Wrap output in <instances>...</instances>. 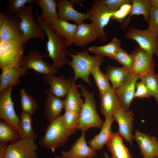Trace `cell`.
<instances>
[{"label":"cell","mask_w":158,"mask_h":158,"mask_svg":"<svg viewBox=\"0 0 158 158\" xmlns=\"http://www.w3.org/2000/svg\"><path fill=\"white\" fill-rule=\"evenodd\" d=\"M114 120L113 117L105 118L99 133L88 142L89 145L92 149L95 151L102 149L107 144L112 133L111 127Z\"/></svg>","instance_id":"26"},{"label":"cell","mask_w":158,"mask_h":158,"mask_svg":"<svg viewBox=\"0 0 158 158\" xmlns=\"http://www.w3.org/2000/svg\"><path fill=\"white\" fill-rule=\"evenodd\" d=\"M105 158H110L108 156L107 154V153L104 154ZM55 158H64L62 157L56 155H55L54 156Z\"/></svg>","instance_id":"47"},{"label":"cell","mask_w":158,"mask_h":158,"mask_svg":"<svg viewBox=\"0 0 158 158\" xmlns=\"http://www.w3.org/2000/svg\"><path fill=\"white\" fill-rule=\"evenodd\" d=\"M20 21L18 16L6 14L3 23L0 27V42L13 41L23 42V33L20 26Z\"/></svg>","instance_id":"12"},{"label":"cell","mask_w":158,"mask_h":158,"mask_svg":"<svg viewBox=\"0 0 158 158\" xmlns=\"http://www.w3.org/2000/svg\"><path fill=\"white\" fill-rule=\"evenodd\" d=\"M86 132H82L79 138L73 144L70 150L61 152L64 158H92L97 154L96 151L87 145L85 140Z\"/></svg>","instance_id":"20"},{"label":"cell","mask_w":158,"mask_h":158,"mask_svg":"<svg viewBox=\"0 0 158 158\" xmlns=\"http://www.w3.org/2000/svg\"><path fill=\"white\" fill-rule=\"evenodd\" d=\"M33 10V6L30 4L24 6L15 14L21 20L20 26L25 46L28 41L31 38H39L42 40L45 38L46 33L40 26L36 23L32 13Z\"/></svg>","instance_id":"5"},{"label":"cell","mask_w":158,"mask_h":158,"mask_svg":"<svg viewBox=\"0 0 158 158\" xmlns=\"http://www.w3.org/2000/svg\"><path fill=\"white\" fill-rule=\"evenodd\" d=\"M132 8L129 16L121 25V28L125 29L131 21L130 18L134 15H142L143 20L149 23L150 12L151 6L150 0H131Z\"/></svg>","instance_id":"27"},{"label":"cell","mask_w":158,"mask_h":158,"mask_svg":"<svg viewBox=\"0 0 158 158\" xmlns=\"http://www.w3.org/2000/svg\"><path fill=\"white\" fill-rule=\"evenodd\" d=\"M6 14L4 12L0 11V27H1L4 21Z\"/></svg>","instance_id":"45"},{"label":"cell","mask_w":158,"mask_h":158,"mask_svg":"<svg viewBox=\"0 0 158 158\" xmlns=\"http://www.w3.org/2000/svg\"><path fill=\"white\" fill-rule=\"evenodd\" d=\"M32 115L23 111L20 114L19 123V139H35L37 135L34 131L32 125Z\"/></svg>","instance_id":"32"},{"label":"cell","mask_w":158,"mask_h":158,"mask_svg":"<svg viewBox=\"0 0 158 158\" xmlns=\"http://www.w3.org/2000/svg\"><path fill=\"white\" fill-rule=\"evenodd\" d=\"M139 76L130 72L124 82L115 90L122 108L129 110V106L135 98V85Z\"/></svg>","instance_id":"16"},{"label":"cell","mask_w":158,"mask_h":158,"mask_svg":"<svg viewBox=\"0 0 158 158\" xmlns=\"http://www.w3.org/2000/svg\"><path fill=\"white\" fill-rule=\"evenodd\" d=\"M25 45L22 42H0V67L1 69L21 66Z\"/></svg>","instance_id":"6"},{"label":"cell","mask_w":158,"mask_h":158,"mask_svg":"<svg viewBox=\"0 0 158 158\" xmlns=\"http://www.w3.org/2000/svg\"><path fill=\"white\" fill-rule=\"evenodd\" d=\"M128 15L119 9L113 12L111 19L122 23Z\"/></svg>","instance_id":"43"},{"label":"cell","mask_w":158,"mask_h":158,"mask_svg":"<svg viewBox=\"0 0 158 158\" xmlns=\"http://www.w3.org/2000/svg\"><path fill=\"white\" fill-rule=\"evenodd\" d=\"M101 109L105 118H111L121 108L115 91L112 87L100 93Z\"/></svg>","instance_id":"18"},{"label":"cell","mask_w":158,"mask_h":158,"mask_svg":"<svg viewBox=\"0 0 158 158\" xmlns=\"http://www.w3.org/2000/svg\"><path fill=\"white\" fill-rule=\"evenodd\" d=\"M132 8L131 4H125L123 5L119 8V9L128 15L130 14Z\"/></svg>","instance_id":"44"},{"label":"cell","mask_w":158,"mask_h":158,"mask_svg":"<svg viewBox=\"0 0 158 158\" xmlns=\"http://www.w3.org/2000/svg\"><path fill=\"white\" fill-rule=\"evenodd\" d=\"M59 18L66 21L72 20L77 24L83 22V21L90 20V16L87 13L78 12L73 7L75 4L83 2L81 0H60L57 1Z\"/></svg>","instance_id":"14"},{"label":"cell","mask_w":158,"mask_h":158,"mask_svg":"<svg viewBox=\"0 0 158 158\" xmlns=\"http://www.w3.org/2000/svg\"><path fill=\"white\" fill-rule=\"evenodd\" d=\"M80 119V113L69 111H65L62 116V123L67 129L72 130H77Z\"/></svg>","instance_id":"37"},{"label":"cell","mask_w":158,"mask_h":158,"mask_svg":"<svg viewBox=\"0 0 158 158\" xmlns=\"http://www.w3.org/2000/svg\"><path fill=\"white\" fill-rule=\"evenodd\" d=\"M130 72L123 67H118L108 65L105 74L111 83L112 88L115 90L126 80Z\"/></svg>","instance_id":"30"},{"label":"cell","mask_w":158,"mask_h":158,"mask_svg":"<svg viewBox=\"0 0 158 158\" xmlns=\"http://www.w3.org/2000/svg\"><path fill=\"white\" fill-rule=\"evenodd\" d=\"M149 26L147 29L158 36V8L151 6L150 12Z\"/></svg>","instance_id":"40"},{"label":"cell","mask_w":158,"mask_h":158,"mask_svg":"<svg viewBox=\"0 0 158 158\" xmlns=\"http://www.w3.org/2000/svg\"><path fill=\"white\" fill-rule=\"evenodd\" d=\"M79 86L81 93L84 97L85 102L80 112V119L77 130L86 132L92 127L101 128L104 122L97 111L94 93L90 92L82 85L80 84Z\"/></svg>","instance_id":"3"},{"label":"cell","mask_w":158,"mask_h":158,"mask_svg":"<svg viewBox=\"0 0 158 158\" xmlns=\"http://www.w3.org/2000/svg\"><path fill=\"white\" fill-rule=\"evenodd\" d=\"M101 1L110 10L114 11L119 9L123 5L125 4H131L129 0H103Z\"/></svg>","instance_id":"42"},{"label":"cell","mask_w":158,"mask_h":158,"mask_svg":"<svg viewBox=\"0 0 158 158\" xmlns=\"http://www.w3.org/2000/svg\"><path fill=\"white\" fill-rule=\"evenodd\" d=\"M154 97L155 100L158 104V94L156 96Z\"/></svg>","instance_id":"48"},{"label":"cell","mask_w":158,"mask_h":158,"mask_svg":"<svg viewBox=\"0 0 158 158\" xmlns=\"http://www.w3.org/2000/svg\"><path fill=\"white\" fill-rule=\"evenodd\" d=\"M135 98H148L152 96L151 94L146 86L141 81L136 83Z\"/></svg>","instance_id":"41"},{"label":"cell","mask_w":158,"mask_h":158,"mask_svg":"<svg viewBox=\"0 0 158 158\" xmlns=\"http://www.w3.org/2000/svg\"><path fill=\"white\" fill-rule=\"evenodd\" d=\"M37 22L44 30L48 37L46 46L48 54L44 56L50 57L52 64L57 68L63 67L66 63V48L67 47L64 39L56 33L50 25L46 23L40 17L37 11L35 12Z\"/></svg>","instance_id":"1"},{"label":"cell","mask_w":158,"mask_h":158,"mask_svg":"<svg viewBox=\"0 0 158 158\" xmlns=\"http://www.w3.org/2000/svg\"><path fill=\"white\" fill-rule=\"evenodd\" d=\"M118 133L112 132L106 145L111 154V158H134L123 143Z\"/></svg>","instance_id":"25"},{"label":"cell","mask_w":158,"mask_h":158,"mask_svg":"<svg viewBox=\"0 0 158 158\" xmlns=\"http://www.w3.org/2000/svg\"><path fill=\"white\" fill-rule=\"evenodd\" d=\"M99 66H95L92 68L91 73L93 76L99 93H101L111 87L109 84L108 78L106 74L101 71Z\"/></svg>","instance_id":"35"},{"label":"cell","mask_w":158,"mask_h":158,"mask_svg":"<svg viewBox=\"0 0 158 158\" xmlns=\"http://www.w3.org/2000/svg\"><path fill=\"white\" fill-rule=\"evenodd\" d=\"M75 130L66 128L63 125L62 116L50 122L45 130V133L39 141L40 145L53 152L64 145L68 138Z\"/></svg>","instance_id":"4"},{"label":"cell","mask_w":158,"mask_h":158,"mask_svg":"<svg viewBox=\"0 0 158 158\" xmlns=\"http://www.w3.org/2000/svg\"><path fill=\"white\" fill-rule=\"evenodd\" d=\"M18 131L5 121H0V142L10 143L19 140Z\"/></svg>","instance_id":"33"},{"label":"cell","mask_w":158,"mask_h":158,"mask_svg":"<svg viewBox=\"0 0 158 158\" xmlns=\"http://www.w3.org/2000/svg\"><path fill=\"white\" fill-rule=\"evenodd\" d=\"M43 79L49 84L51 93L60 98L66 95L70 88L75 83L71 78L66 79L63 76L56 77L53 74L45 75Z\"/></svg>","instance_id":"19"},{"label":"cell","mask_w":158,"mask_h":158,"mask_svg":"<svg viewBox=\"0 0 158 158\" xmlns=\"http://www.w3.org/2000/svg\"><path fill=\"white\" fill-rule=\"evenodd\" d=\"M155 56H156L157 57H158V53Z\"/></svg>","instance_id":"51"},{"label":"cell","mask_w":158,"mask_h":158,"mask_svg":"<svg viewBox=\"0 0 158 158\" xmlns=\"http://www.w3.org/2000/svg\"><path fill=\"white\" fill-rule=\"evenodd\" d=\"M46 94L44 103V114L50 122L61 116V112L64 109V100L51 94L49 88L47 89Z\"/></svg>","instance_id":"23"},{"label":"cell","mask_w":158,"mask_h":158,"mask_svg":"<svg viewBox=\"0 0 158 158\" xmlns=\"http://www.w3.org/2000/svg\"><path fill=\"white\" fill-rule=\"evenodd\" d=\"M134 139L138 143L140 154L143 157L158 158V139L136 130Z\"/></svg>","instance_id":"17"},{"label":"cell","mask_w":158,"mask_h":158,"mask_svg":"<svg viewBox=\"0 0 158 158\" xmlns=\"http://www.w3.org/2000/svg\"><path fill=\"white\" fill-rule=\"evenodd\" d=\"M73 52L76 54H74L66 50L65 51L66 53L70 56L72 59L71 61L67 60L66 63L71 66L74 71V81L75 82L78 78H80L92 87L89 78L91 68L94 66H100L104 61V56L97 55L91 56L87 50L81 52Z\"/></svg>","instance_id":"2"},{"label":"cell","mask_w":158,"mask_h":158,"mask_svg":"<svg viewBox=\"0 0 158 158\" xmlns=\"http://www.w3.org/2000/svg\"><path fill=\"white\" fill-rule=\"evenodd\" d=\"M20 103L22 111L33 114L38 107L37 102L23 89L20 90Z\"/></svg>","instance_id":"34"},{"label":"cell","mask_w":158,"mask_h":158,"mask_svg":"<svg viewBox=\"0 0 158 158\" xmlns=\"http://www.w3.org/2000/svg\"><path fill=\"white\" fill-rule=\"evenodd\" d=\"M43 57L37 49L28 51L26 55L23 56L21 66H25L27 70L31 69L40 73L55 75L58 69L53 64L44 61Z\"/></svg>","instance_id":"10"},{"label":"cell","mask_w":158,"mask_h":158,"mask_svg":"<svg viewBox=\"0 0 158 158\" xmlns=\"http://www.w3.org/2000/svg\"><path fill=\"white\" fill-rule=\"evenodd\" d=\"M120 41L118 39L114 38L107 44L102 46H92L89 47L88 51L96 55L108 57L113 59L120 48Z\"/></svg>","instance_id":"31"},{"label":"cell","mask_w":158,"mask_h":158,"mask_svg":"<svg viewBox=\"0 0 158 158\" xmlns=\"http://www.w3.org/2000/svg\"><path fill=\"white\" fill-rule=\"evenodd\" d=\"M152 6L158 8V0H150Z\"/></svg>","instance_id":"46"},{"label":"cell","mask_w":158,"mask_h":158,"mask_svg":"<svg viewBox=\"0 0 158 158\" xmlns=\"http://www.w3.org/2000/svg\"><path fill=\"white\" fill-rule=\"evenodd\" d=\"M12 90V87H9L0 93V118L19 132L20 118L16 112L11 98Z\"/></svg>","instance_id":"13"},{"label":"cell","mask_w":158,"mask_h":158,"mask_svg":"<svg viewBox=\"0 0 158 158\" xmlns=\"http://www.w3.org/2000/svg\"><path fill=\"white\" fill-rule=\"evenodd\" d=\"M35 139H19L10 143L6 149L5 157L6 158H38L37 152L38 147L35 143Z\"/></svg>","instance_id":"8"},{"label":"cell","mask_w":158,"mask_h":158,"mask_svg":"<svg viewBox=\"0 0 158 158\" xmlns=\"http://www.w3.org/2000/svg\"><path fill=\"white\" fill-rule=\"evenodd\" d=\"M0 158H6L5 156L4 155H0Z\"/></svg>","instance_id":"49"},{"label":"cell","mask_w":158,"mask_h":158,"mask_svg":"<svg viewBox=\"0 0 158 158\" xmlns=\"http://www.w3.org/2000/svg\"><path fill=\"white\" fill-rule=\"evenodd\" d=\"M113 59L120 63L127 70L131 71L133 64L132 56L131 54L128 53L122 48H120Z\"/></svg>","instance_id":"38"},{"label":"cell","mask_w":158,"mask_h":158,"mask_svg":"<svg viewBox=\"0 0 158 158\" xmlns=\"http://www.w3.org/2000/svg\"><path fill=\"white\" fill-rule=\"evenodd\" d=\"M77 25L74 39V44L76 46L84 47L99 38L97 29L92 22L90 24L83 22Z\"/></svg>","instance_id":"22"},{"label":"cell","mask_w":158,"mask_h":158,"mask_svg":"<svg viewBox=\"0 0 158 158\" xmlns=\"http://www.w3.org/2000/svg\"><path fill=\"white\" fill-rule=\"evenodd\" d=\"M35 3L42 11L40 18L47 24L51 25L58 19L59 16L56 11L57 3L54 0H36Z\"/></svg>","instance_id":"28"},{"label":"cell","mask_w":158,"mask_h":158,"mask_svg":"<svg viewBox=\"0 0 158 158\" xmlns=\"http://www.w3.org/2000/svg\"><path fill=\"white\" fill-rule=\"evenodd\" d=\"M78 91L77 86L74 84L69 89L64 100L65 111L80 112L84 102Z\"/></svg>","instance_id":"29"},{"label":"cell","mask_w":158,"mask_h":158,"mask_svg":"<svg viewBox=\"0 0 158 158\" xmlns=\"http://www.w3.org/2000/svg\"><path fill=\"white\" fill-rule=\"evenodd\" d=\"M126 36L128 39L135 41L140 48L149 53L155 55L158 53V36L147 30H142L131 28Z\"/></svg>","instance_id":"9"},{"label":"cell","mask_w":158,"mask_h":158,"mask_svg":"<svg viewBox=\"0 0 158 158\" xmlns=\"http://www.w3.org/2000/svg\"><path fill=\"white\" fill-rule=\"evenodd\" d=\"M114 12L109 10L101 0H96L86 13L90 16V20L95 25L99 39L102 41H105L107 39L104 29L111 19Z\"/></svg>","instance_id":"7"},{"label":"cell","mask_w":158,"mask_h":158,"mask_svg":"<svg viewBox=\"0 0 158 158\" xmlns=\"http://www.w3.org/2000/svg\"><path fill=\"white\" fill-rule=\"evenodd\" d=\"M134 114L132 111L122 108L114 114L113 118L118 123V133L126 141L132 145L134 136L132 134Z\"/></svg>","instance_id":"15"},{"label":"cell","mask_w":158,"mask_h":158,"mask_svg":"<svg viewBox=\"0 0 158 158\" xmlns=\"http://www.w3.org/2000/svg\"><path fill=\"white\" fill-rule=\"evenodd\" d=\"M139 79L149 90L152 96L154 97L158 94V74L155 71L140 77Z\"/></svg>","instance_id":"36"},{"label":"cell","mask_w":158,"mask_h":158,"mask_svg":"<svg viewBox=\"0 0 158 158\" xmlns=\"http://www.w3.org/2000/svg\"><path fill=\"white\" fill-rule=\"evenodd\" d=\"M131 55L133 59L131 72L138 75L140 77L155 71L156 62L153 55L140 47L135 48Z\"/></svg>","instance_id":"11"},{"label":"cell","mask_w":158,"mask_h":158,"mask_svg":"<svg viewBox=\"0 0 158 158\" xmlns=\"http://www.w3.org/2000/svg\"><path fill=\"white\" fill-rule=\"evenodd\" d=\"M50 25L57 34L64 39L67 47L74 44L77 24L71 23L67 21L59 18Z\"/></svg>","instance_id":"24"},{"label":"cell","mask_w":158,"mask_h":158,"mask_svg":"<svg viewBox=\"0 0 158 158\" xmlns=\"http://www.w3.org/2000/svg\"><path fill=\"white\" fill-rule=\"evenodd\" d=\"M143 158H156L155 157H143Z\"/></svg>","instance_id":"50"},{"label":"cell","mask_w":158,"mask_h":158,"mask_svg":"<svg viewBox=\"0 0 158 158\" xmlns=\"http://www.w3.org/2000/svg\"><path fill=\"white\" fill-rule=\"evenodd\" d=\"M36 0H9L6 14H16L26 4H29L36 2Z\"/></svg>","instance_id":"39"},{"label":"cell","mask_w":158,"mask_h":158,"mask_svg":"<svg viewBox=\"0 0 158 158\" xmlns=\"http://www.w3.org/2000/svg\"><path fill=\"white\" fill-rule=\"evenodd\" d=\"M23 66H13L1 69L0 75V93L9 87H12L21 80L20 77L28 72Z\"/></svg>","instance_id":"21"}]
</instances>
